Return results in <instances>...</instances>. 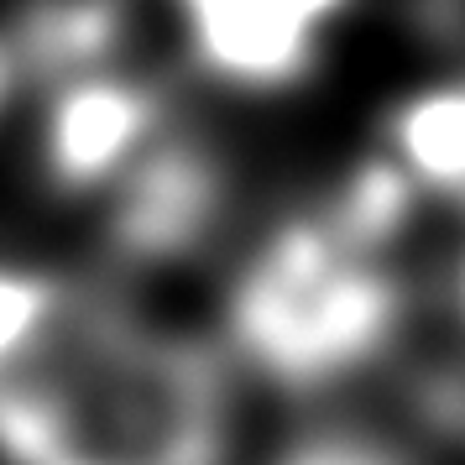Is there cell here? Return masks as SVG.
<instances>
[{
    "instance_id": "277c9868",
    "label": "cell",
    "mask_w": 465,
    "mask_h": 465,
    "mask_svg": "<svg viewBox=\"0 0 465 465\" xmlns=\"http://www.w3.org/2000/svg\"><path fill=\"white\" fill-rule=\"evenodd\" d=\"M178 47L210 84L272 100L314 79L330 26L303 0H168Z\"/></svg>"
},
{
    "instance_id": "3957f363",
    "label": "cell",
    "mask_w": 465,
    "mask_h": 465,
    "mask_svg": "<svg viewBox=\"0 0 465 465\" xmlns=\"http://www.w3.org/2000/svg\"><path fill=\"white\" fill-rule=\"evenodd\" d=\"M178 126L168 89L131 53L37 84L32 163L58 199H105Z\"/></svg>"
},
{
    "instance_id": "7a4b0ae2",
    "label": "cell",
    "mask_w": 465,
    "mask_h": 465,
    "mask_svg": "<svg viewBox=\"0 0 465 465\" xmlns=\"http://www.w3.org/2000/svg\"><path fill=\"white\" fill-rule=\"evenodd\" d=\"M408 298L387 246L361 241L330 204L282 220L231 288V335L282 387L361 371L398 335Z\"/></svg>"
},
{
    "instance_id": "ba28073f",
    "label": "cell",
    "mask_w": 465,
    "mask_h": 465,
    "mask_svg": "<svg viewBox=\"0 0 465 465\" xmlns=\"http://www.w3.org/2000/svg\"><path fill=\"white\" fill-rule=\"evenodd\" d=\"M277 465H408V455L392 440L361 434V429H324L298 440Z\"/></svg>"
},
{
    "instance_id": "8992f818",
    "label": "cell",
    "mask_w": 465,
    "mask_h": 465,
    "mask_svg": "<svg viewBox=\"0 0 465 465\" xmlns=\"http://www.w3.org/2000/svg\"><path fill=\"white\" fill-rule=\"evenodd\" d=\"M381 152L423 199H450L465 210V68L408 89L381 121Z\"/></svg>"
},
{
    "instance_id": "6da1fadb",
    "label": "cell",
    "mask_w": 465,
    "mask_h": 465,
    "mask_svg": "<svg viewBox=\"0 0 465 465\" xmlns=\"http://www.w3.org/2000/svg\"><path fill=\"white\" fill-rule=\"evenodd\" d=\"M225 434V361L94 293L47 345L0 371V455L11 465H220Z\"/></svg>"
},
{
    "instance_id": "9c48e42d",
    "label": "cell",
    "mask_w": 465,
    "mask_h": 465,
    "mask_svg": "<svg viewBox=\"0 0 465 465\" xmlns=\"http://www.w3.org/2000/svg\"><path fill=\"white\" fill-rule=\"evenodd\" d=\"M26 84H32V79H26L22 47H16V37H11V32H0V115L22 100Z\"/></svg>"
},
{
    "instance_id": "5b68a950",
    "label": "cell",
    "mask_w": 465,
    "mask_h": 465,
    "mask_svg": "<svg viewBox=\"0 0 465 465\" xmlns=\"http://www.w3.org/2000/svg\"><path fill=\"white\" fill-rule=\"evenodd\" d=\"M231 199V178L204 142L173 126L152 157L100 199L105 210V241L121 262H168L193 252L220 225Z\"/></svg>"
},
{
    "instance_id": "52a82bcc",
    "label": "cell",
    "mask_w": 465,
    "mask_h": 465,
    "mask_svg": "<svg viewBox=\"0 0 465 465\" xmlns=\"http://www.w3.org/2000/svg\"><path fill=\"white\" fill-rule=\"evenodd\" d=\"M79 298H84L79 288H68L53 272L0 267V371H11L16 361L58 335V324L79 309Z\"/></svg>"
}]
</instances>
